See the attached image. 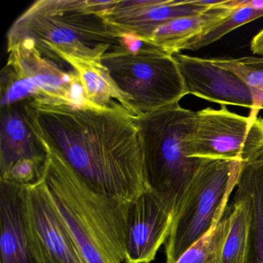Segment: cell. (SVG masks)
Returning <instances> with one entry per match:
<instances>
[{
	"label": "cell",
	"instance_id": "6da1fadb",
	"mask_svg": "<svg viewBox=\"0 0 263 263\" xmlns=\"http://www.w3.org/2000/svg\"><path fill=\"white\" fill-rule=\"evenodd\" d=\"M35 135L93 190L130 202L149 190L139 130L130 114L39 96L24 101Z\"/></svg>",
	"mask_w": 263,
	"mask_h": 263
},
{
	"label": "cell",
	"instance_id": "7a4b0ae2",
	"mask_svg": "<svg viewBox=\"0 0 263 263\" xmlns=\"http://www.w3.org/2000/svg\"><path fill=\"white\" fill-rule=\"evenodd\" d=\"M115 2L38 0L12 24L7 47L30 43L44 58L65 69L61 54L101 61L106 53L129 46L127 35L104 17Z\"/></svg>",
	"mask_w": 263,
	"mask_h": 263
},
{
	"label": "cell",
	"instance_id": "3957f363",
	"mask_svg": "<svg viewBox=\"0 0 263 263\" xmlns=\"http://www.w3.org/2000/svg\"><path fill=\"white\" fill-rule=\"evenodd\" d=\"M40 141L47 152L44 182L86 261L124 263L130 202L118 201L89 187L56 151Z\"/></svg>",
	"mask_w": 263,
	"mask_h": 263
},
{
	"label": "cell",
	"instance_id": "277c9868",
	"mask_svg": "<svg viewBox=\"0 0 263 263\" xmlns=\"http://www.w3.org/2000/svg\"><path fill=\"white\" fill-rule=\"evenodd\" d=\"M195 113L176 104L134 117L147 186L167 201L175 217L204 160L191 158L186 147Z\"/></svg>",
	"mask_w": 263,
	"mask_h": 263
},
{
	"label": "cell",
	"instance_id": "5b68a950",
	"mask_svg": "<svg viewBox=\"0 0 263 263\" xmlns=\"http://www.w3.org/2000/svg\"><path fill=\"white\" fill-rule=\"evenodd\" d=\"M101 63L135 117L179 104L187 95L174 56L152 44L118 47Z\"/></svg>",
	"mask_w": 263,
	"mask_h": 263
},
{
	"label": "cell",
	"instance_id": "8992f818",
	"mask_svg": "<svg viewBox=\"0 0 263 263\" xmlns=\"http://www.w3.org/2000/svg\"><path fill=\"white\" fill-rule=\"evenodd\" d=\"M243 163L204 159L175 215L165 242V263H176L224 216Z\"/></svg>",
	"mask_w": 263,
	"mask_h": 263
},
{
	"label": "cell",
	"instance_id": "52a82bcc",
	"mask_svg": "<svg viewBox=\"0 0 263 263\" xmlns=\"http://www.w3.org/2000/svg\"><path fill=\"white\" fill-rule=\"evenodd\" d=\"M191 158L241 163L263 155V118L252 125L248 117L232 113L226 105L195 112L186 138Z\"/></svg>",
	"mask_w": 263,
	"mask_h": 263
},
{
	"label": "cell",
	"instance_id": "ba28073f",
	"mask_svg": "<svg viewBox=\"0 0 263 263\" xmlns=\"http://www.w3.org/2000/svg\"><path fill=\"white\" fill-rule=\"evenodd\" d=\"M27 215L42 263H87L57 209L44 178L27 186Z\"/></svg>",
	"mask_w": 263,
	"mask_h": 263
},
{
	"label": "cell",
	"instance_id": "9c48e42d",
	"mask_svg": "<svg viewBox=\"0 0 263 263\" xmlns=\"http://www.w3.org/2000/svg\"><path fill=\"white\" fill-rule=\"evenodd\" d=\"M175 215L167 201L146 191L130 201L126 218L125 263H151L167 241Z\"/></svg>",
	"mask_w": 263,
	"mask_h": 263
},
{
	"label": "cell",
	"instance_id": "30bf717a",
	"mask_svg": "<svg viewBox=\"0 0 263 263\" xmlns=\"http://www.w3.org/2000/svg\"><path fill=\"white\" fill-rule=\"evenodd\" d=\"M187 95L217 103L252 109L250 89L235 75L212 64L211 59L181 53L174 55Z\"/></svg>",
	"mask_w": 263,
	"mask_h": 263
},
{
	"label": "cell",
	"instance_id": "8fae6325",
	"mask_svg": "<svg viewBox=\"0 0 263 263\" xmlns=\"http://www.w3.org/2000/svg\"><path fill=\"white\" fill-rule=\"evenodd\" d=\"M7 66L18 76L31 81L47 98L71 104H86L75 72L67 71L59 64L44 58L28 42L7 47Z\"/></svg>",
	"mask_w": 263,
	"mask_h": 263
},
{
	"label": "cell",
	"instance_id": "7c38bea8",
	"mask_svg": "<svg viewBox=\"0 0 263 263\" xmlns=\"http://www.w3.org/2000/svg\"><path fill=\"white\" fill-rule=\"evenodd\" d=\"M0 263H42L27 215V186L0 180Z\"/></svg>",
	"mask_w": 263,
	"mask_h": 263
},
{
	"label": "cell",
	"instance_id": "4fadbf2b",
	"mask_svg": "<svg viewBox=\"0 0 263 263\" xmlns=\"http://www.w3.org/2000/svg\"><path fill=\"white\" fill-rule=\"evenodd\" d=\"M209 10L195 5L189 0H116L113 7L107 10L104 17L123 34L130 35L144 42L162 24Z\"/></svg>",
	"mask_w": 263,
	"mask_h": 263
},
{
	"label": "cell",
	"instance_id": "5bb4252c",
	"mask_svg": "<svg viewBox=\"0 0 263 263\" xmlns=\"http://www.w3.org/2000/svg\"><path fill=\"white\" fill-rule=\"evenodd\" d=\"M47 152L29 124L24 102L1 108L0 175L23 159L45 161Z\"/></svg>",
	"mask_w": 263,
	"mask_h": 263
},
{
	"label": "cell",
	"instance_id": "9a60e30c",
	"mask_svg": "<svg viewBox=\"0 0 263 263\" xmlns=\"http://www.w3.org/2000/svg\"><path fill=\"white\" fill-rule=\"evenodd\" d=\"M60 60L64 67L71 68L78 76L87 105L103 110H120L135 117L101 61H90L67 54H61Z\"/></svg>",
	"mask_w": 263,
	"mask_h": 263
},
{
	"label": "cell",
	"instance_id": "2e32d148",
	"mask_svg": "<svg viewBox=\"0 0 263 263\" xmlns=\"http://www.w3.org/2000/svg\"><path fill=\"white\" fill-rule=\"evenodd\" d=\"M249 206V241L245 263H263V155L243 163L235 189Z\"/></svg>",
	"mask_w": 263,
	"mask_h": 263
},
{
	"label": "cell",
	"instance_id": "e0dca14e",
	"mask_svg": "<svg viewBox=\"0 0 263 263\" xmlns=\"http://www.w3.org/2000/svg\"><path fill=\"white\" fill-rule=\"evenodd\" d=\"M230 11L218 6L200 14L172 20L158 27L144 43L174 56L181 53L186 43L222 19Z\"/></svg>",
	"mask_w": 263,
	"mask_h": 263
},
{
	"label": "cell",
	"instance_id": "ac0fdd59",
	"mask_svg": "<svg viewBox=\"0 0 263 263\" xmlns=\"http://www.w3.org/2000/svg\"><path fill=\"white\" fill-rule=\"evenodd\" d=\"M232 223L221 254V263H245L249 241V215L247 201L234 191Z\"/></svg>",
	"mask_w": 263,
	"mask_h": 263
},
{
	"label": "cell",
	"instance_id": "d6986e66",
	"mask_svg": "<svg viewBox=\"0 0 263 263\" xmlns=\"http://www.w3.org/2000/svg\"><path fill=\"white\" fill-rule=\"evenodd\" d=\"M232 215V204H228L219 223L187 249L176 263H221L223 247L230 229Z\"/></svg>",
	"mask_w": 263,
	"mask_h": 263
},
{
	"label": "cell",
	"instance_id": "ffe728a7",
	"mask_svg": "<svg viewBox=\"0 0 263 263\" xmlns=\"http://www.w3.org/2000/svg\"><path fill=\"white\" fill-rule=\"evenodd\" d=\"M263 10H255L251 7H240L231 10L226 16L206 29L195 37L192 38L183 46L182 50L196 51L217 42L230 32L262 17Z\"/></svg>",
	"mask_w": 263,
	"mask_h": 263
},
{
	"label": "cell",
	"instance_id": "44dd1931",
	"mask_svg": "<svg viewBox=\"0 0 263 263\" xmlns=\"http://www.w3.org/2000/svg\"><path fill=\"white\" fill-rule=\"evenodd\" d=\"M212 64L233 73L252 93L263 92V57L240 58H215Z\"/></svg>",
	"mask_w": 263,
	"mask_h": 263
},
{
	"label": "cell",
	"instance_id": "7402d4cb",
	"mask_svg": "<svg viewBox=\"0 0 263 263\" xmlns=\"http://www.w3.org/2000/svg\"><path fill=\"white\" fill-rule=\"evenodd\" d=\"M1 108L44 96L33 83L18 76L8 66L1 72Z\"/></svg>",
	"mask_w": 263,
	"mask_h": 263
},
{
	"label": "cell",
	"instance_id": "603a6c76",
	"mask_svg": "<svg viewBox=\"0 0 263 263\" xmlns=\"http://www.w3.org/2000/svg\"><path fill=\"white\" fill-rule=\"evenodd\" d=\"M45 161L33 159H23L16 161L10 168L0 175V180L20 184L30 185L42 179Z\"/></svg>",
	"mask_w": 263,
	"mask_h": 263
},
{
	"label": "cell",
	"instance_id": "cb8c5ba5",
	"mask_svg": "<svg viewBox=\"0 0 263 263\" xmlns=\"http://www.w3.org/2000/svg\"><path fill=\"white\" fill-rule=\"evenodd\" d=\"M252 98H253V106L250 110V114L248 116L250 125H252L255 120L258 118L259 110L263 109V92L252 93Z\"/></svg>",
	"mask_w": 263,
	"mask_h": 263
},
{
	"label": "cell",
	"instance_id": "d4e9b609",
	"mask_svg": "<svg viewBox=\"0 0 263 263\" xmlns=\"http://www.w3.org/2000/svg\"><path fill=\"white\" fill-rule=\"evenodd\" d=\"M250 48L254 54L263 57V29L252 38Z\"/></svg>",
	"mask_w": 263,
	"mask_h": 263
}]
</instances>
